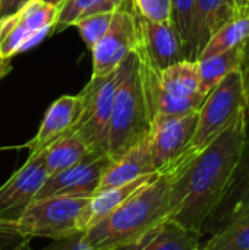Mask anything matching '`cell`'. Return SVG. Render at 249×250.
Returning <instances> with one entry per match:
<instances>
[{"label":"cell","instance_id":"6da1fadb","mask_svg":"<svg viewBox=\"0 0 249 250\" xmlns=\"http://www.w3.org/2000/svg\"><path fill=\"white\" fill-rule=\"evenodd\" d=\"M244 138L245 111L242 110L207 148L167 174L170 179V220L203 237L236 170Z\"/></svg>","mask_w":249,"mask_h":250},{"label":"cell","instance_id":"7a4b0ae2","mask_svg":"<svg viewBox=\"0 0 249 250\" xmlns=\"http://www.w3.org/2000/svg\"><path fill=\"white\" fill-rule=\"evenodd\" d=\"M169 211L170 179L167 174H160L104 220L85 230L84 237L94 250H117L169 218Z\"/></svg>","mask_w":249,"mask_h":250},{"label":"cell","instance_id":"3957f363","mask_svg":"<svg viewBox=\"0 0 249 250\" xmlns=\"http://www.w3.org/2000/svg\"><path fill=\"white\" fill-rule=\"evenodd\" d=\"M123 75L114 94L107 127L106 155L119 158L148 136L150 116L142 89L139 62L135 53L123 62Z\"/></svg>","mask_w":249,"mask_h":250},{"label":"cell","instance_id":"277c9868","mask_svg":"<svg viewBox=\"0 0 249 250\" xmlns=\"http://www.w3.org/2000/svg\"><path fill=\"white\" fill-rule=\"evenodd\" d=\"M244 82L238 69L226 75L203 101L198 110L195 132L185 152L170 173H173L182 164H185L204 148H207L223 130H226L239 114V111L244 110Z\"/></svg>","mask_w":249,"mask_h":250},{"label":"cell","instance_id":"5b68a950","mask_svg":"<svg viewBox=\"0 0 249 250\" xmlns=\"http://www.w3.org/2000/svg\"><path fill=\"white\" fill-rule=\"evenodd\" d=\"M123 75L122 63L107 75H92L81 95V113L70 129L92 152L106 154V138L114 94Z\"/></svg>","mask_w":249,"mask_h":250},{"label":"cell","instance_id":"8992f818","mask_svg":"<svg viewBox=\"0 0 249 250\" xmlns=\"http://www.w3.org/2000/svg\"><path fill=\"white\" fill-rule=\"evenodd\" d=\"M90 198L50 196L34 201L15 224V230L25 239L44 237L60 240L78 233V220Z\"/></svg>","mask_w":249,"mask_h":250},{"label":"cell","instance_id":"52a82bcc","mask_svg":"<svg viewBox=\"0 0 249 250\" xmlns=\"http://www.w3.org/2000/svg\"><path fill=\"white\" fill-rule=\"evenodd\" d=\"M59 7L29 0L16 13L0 21V59L13 56L40 44L54 28Z\"/></svg>","mask_w":249,"mask_h":250},{"label":"cell","instance_id":"ba28073f","mask_svg":"<svg viewBox=\"0 0 249 250\" xmlns=\"http://www.w3.org/2000/svg\"><path fill=\"white\" fill-rule=\"evenodd\" d=\"M197 120L198 111L151 119L147 141L157 173L169 174L173 170L195 132Z\"/></svg>","mask_w":249,"mask_h":250},{"label":"cell","instance_id":"9c48e42d","mask_svg":"<svg viewBox=\"0 0 249 250\" xmlns=\"http://www.w3.org/2000/svg\"><path fill=\"white\" fill-rule=\"evenodd\" d=\"M48 177L43 152L29 154L26 163L0 186V224L15 226Z\"/></svg>","mask_w":249,"mask_h":250},{"label":"cell","instance_id":"30bf717a","mask_svg":"<svg viewBox=\"0 0 249 250\" xmlns=\"http://www.w3.org/2000/svg\"><path fill=\"white\" fill-rule=\"evenodd\" d=\"M126 1V0H125ZM138 44L136 15L125 7L113 12L112 23L92 51V75L101 76L114 70L129 54L135 53Z\"/></svg>","mask_w":249,"mask_h":250},{"label":"cell","instance_id":"8fae6325","mask_svg":"<svg viewBox=\"0 0 249 250\" xmlns=\"http://www.w3.org/2000/svg\"><path fill=\"white\" fill-rule=\"evenodd\" d=\"M110 161L112 158L106 154L90 152L75 166L48 176L37 193L35 201L50 196L91 198L97 192L101 176Z\"/></svg>","mask_w":249,"mask_h":250},{"label":"cell","instance_id":"7c38bea8","mask_svg":"<svg viewBox=\"0 0 249 250\" xmlns=\"http://www.w3.org/2000/svg\"><path fill=\"white\" fill-rule=\"evenodd\" d=\"M138 44L135 54L156 70H163L183 57L182 42L172 22H151L136 15Z\"/></svg>","mask_w":249,"mask_h":250},{"label":"cell","instance_id":"4fadbf2b","mask_svg":"<svg viewBox=\"0 0 249 250\" xmlns=\"http://www.w3.org/2000/svg\"><path fill=\"white\" fill-rule=\"evenodd\" d=\"M81 113V95H63L47 110L35 136L25 145L31 154L45 151L53 142L69 133Z\"/></svg>","mask_w":249,"mask_h":250},{"label":"cell","instance_id":"5bb4252c","mask_svg":"<svg viewBox=\"0 0 249 250\" xmlns=\"http://www.w3.org/2000/svg\"><path fill=\"white\" fill-rule=\"evenodd\" d=\"M160 173H151L128 182L125 185H119L114 188H109L100 192H95L84 207L79 220H78V230L85 231L104 220L109 214H112L116 208H119L126 199L135 195L139 189L145 188L147 185L157 180Z\"/></svg>","mask_w":249,"mask_h":250},{"label":"cell","instance_id":"9a60e30c","mask_svg":"<svg viewBox=\"0 0 249 250\" xmlns=\"http://www.w3.org/2000/svg\"><path fill=\"white\" fill-rule=\"evenodd\" d=\"M201 236L179 223L166 218L135 242L117 250H198Z\"/></svg>","mask_w":249,"mask_h":250},{"label":"cell","instance_id":"2e32d148","mask_svg":"<svg viewBox=\"0 0 249 250\" xmlns=\"http://www.w3.org/2000/svg\"><path fill=\"white\" fill-rule=\"evenodd\" d=\"M151 173H157V171L154 168L153 158L148 148V141L145 138L138 145L131 148L128 152L110 161V164L107 166L106 171L101 176L97 192L119 185H125L128 182H132L135 179H139Z\"/></svg>","mask_w":249,"mask_h":250},{"label":"cell","instance_id":"e0dca14e","mask_svg":"<svg viewBox=\"0 0 249 250\" xmlns=\"http://www.w3.org/2000/svg\"><path fill=\"white\" fill-rule=\"evenodd\" d=\"M249 188V119L245 120V138L241 149L239 163L236 166V170L227 185V189L223 195V199L220 205L217 207L216 212L207 223L204 229V234L213 233L216 229H219L238 208L242 196L245 195L247 189Z\"/></svg>","mask_w":249,"mask_h":250},{"label":"cell","instance_id":"ac0fdd59","mask_svg":"<svg viewBox=\"0 0 249 250\" xmlns=\"http://www.w3.org/2000/svg\"><path fill=\"white\" fill-rule=\"evenodd\" d=\"M238 16L233 0H195V60L213 34Z\"/></svg>","mask_w":249,"mask_h":250},{"label":"cell","instance_id":"d6986e66","mask_svg":"<svg viewBox=\"0 0 249 250\" xmlns=\"http://www.w3.org/2000/svg\"><path fill=\"white\" fill-rule=\"evenodd\" d=\"M198 250H249V205L238 209Z\"/></svg>","mask_w":249,"mask_h":250},{"label":"cell","instance_id":"ffe728a7","mask_svg":"<svg viewBox=\"0 0 249 250\" xmlns=\"http://www.w3.org/2000/svg\"><path fill=\"white\" fill-rule=\"evenodd\" d=\"M92 152L88 145L73 132H69L43 151L44 164L48 176L66 170Z\"/></svg>","mask_w":249,"mask_h":250},{"label":"cell","instance_id":"44dd1931","mask_svg":"<svg viewBox=\"0 0 249 250\" xmlns=\"http://www.w3.org/2000/svg\"><path fill=\"white\" fill-rule=\"evenodd\" d=\"M160 88L173 97L200 94V73L195 60H181L158 72Z\"/></svg>","mask_w":249,"mask_h":250},{"label":"cell","instance_id":"7402d4cb","mask_svg":"<svg viewBox=\"0 0 249 250\" xmlns=\"http://www.w3.org/2000/svg\"><path fill=\"white\" fill-rule=\"evenodd\" d=\"M241 53H242V44L207 57V59H201V60H195L197 66H198V73H200V94L207 97L211 89L230 72L238 70L241 66Z\"/></svg>","mask_w":249,"mask_h":250},{"label":"cell","instance_id":"603a6c76","mask_svg":"<svg viewBox=\"0 0 249 250\" xmlns=\"http://www.w3.org/2000/svg\"><path fill=\"white\" fill-rule=\"evenodd\" d=\"M249 37V16H238L217 29L208 40L197 60L207 59L241 45Z\"/></svg>","mask_w":249,"mask_h":250},{"label":"cell","instance_id":"cb8c5ba5","mask_svg":"<svg viewBox=\"0 0 249 250\" xmlns=\"http://www.w3.org/2000/svg\"><path fill=\"white\" fill-rule=\"evenodd\" d=\"M123 3L125 0H65L57 10L56 26L60 29L73 26L82 18L103 12H114Z\"/></svg>","mask_w":249,"mask_h":250},{"label":"cell","instance_id":"d4e9b609","mask_svg":"<svg viewBox=\"0 0 249 250\" xmlns=\"http://www.w3.org/2000/svg\"><path fill=\"white\" fill-rule=\"evenodd\" d=\"M170 22L182 42L185 60H195V0H172Z\"/></svg>","mask_w":249,"mask_h":250},{"label":"cell","instance_id":"484cf974","mask_svg":"<svg viewBox=\"0 0 249 250\" xmlns=\"http://www.w3.org/2000/svg\"><path fill=\"white\" fill-rule=\"evenodd\" d=\"M112 19H113V12H103V13L82 18L78 22H75L73 26L78 28L79 35L84 40L85 45L90 50H92L107 32Z\"/></svg>","mask_w":249,"mask_h":250},{"label":"cell","instance_id":"4316f807","mask_svg":"<svg viewBox=\"0 0 249 250\" xmlns=\"http://www.w3.org/2000/svg\"><path fill=\"white\" fill-rule=\"evenodd\" d=\"M132 4V12L151 22H170L172 0H128Z\"/></svg>","mask_w":249,"mask_h":250},{"label":"cell","instance_id":"83f0119b","mask_svg":"<svg viewBox=\"0 0 249 250\" xmlns=\"http://www.w3.org/2000/svg\"><path fill=\"white\" fill-rule=\"evenodd\" d=\"M44 250H94L84 237V231H78L69 237L54 240L50 248Z\"/></svg>","mask_w":249,"mask_h":250},{"label":"cell","instance_id":"f1b7e54d","mask_svg":"<svg viewBox=\"0 0 249 250\" xmlns=\"http://www.w3.org/2000/svg\"><path fill=\"white\" fill-rule=\"evenodd\" d=\"M239 72H241L242 82H244V94H245L244 111H245V120H247L249 119V37L242 42Z\"/></svg>","mask_w":249,"mask_h":250},{"label":"cell","instance_id":"f546056e","mask_svg":"<svg viewBox=\"0 0 249 250\" xmlns=\"http://www.w3.org/2000/svg\"><path fill=\"white\" fill-rule=\"evenodd\" d=\"M29 0H0V21H3L4 18L16 13Z\"/></svg>","mask_w":249,"mask_h":250},{"label":"cell","instance_id":"4dcf8cb0","mask_svg":"<svg viewBox=\"0 0 249 250\" xmlns=\"http://www.w3.org/2000/svg\"><path fill=\"white\" fill-rule=\"evenodd\" d=\"M233 3L239 16H249V0H233Z\"/></svg>","mask_w":249,"mask_h":250},{"label":"cell","instance_id":"1f68e13d","mask_svg":"<svg viewBox=\"0 0 249 250\" xmlns=\"http://www.w3.org/2000/svg\"><path fill=\"white\" fill-rule=\"evenodd\" d=\"M12 69V64H10V59H3V62L0 63V79L4 78Z\"/></svg>","mask_w":249,"mask_h":250},{"label":"cell","instance_id":"d6a6232c","mask_svg":"<svg viewBox=\"0 0 249 250\" xmlns=\"http://www.w3.org/2000/svg\"><path fill=\"white\" fill-rule=\"evenodd\" d=\"M6 250H34L31 248V245H29V240H23V242H21L19 245H16V246H13V248H10V249H6Z\"/></svg>","mask_w":249,"mask_h":250},{"label":"cell","instance_id":"836d02e7","mask_svg":"<svg viewBox=\"0 0 249 250\" xmlns=\"http://www.w3.org/2000/svg\"><path fill=\"white\" fill-rule=\"evenodd\" d=\"M247 205H249V188L247 189V192H245V195L242 196V199H241V202H239V205H238V208L235 209V212L238 211V209H241V208H244V207H247ZM233 212V214H235ZM232 214V215H233Z\"/></svg>","mask_w":249,"mask_h":250},{"label":"cell","instance_id":"e575fe53","mask_svg":"<svg viewBox=\"0 0 249 250\" xmlns=\"http://www.w3.org/2000/svg\"><path fill=\"white\" fill-rule=\"evenodd\" d=\"M43 1H47V3H50V4H53V6H56V7H59L65 0H43Z\"/></svg>","mask_w":249,"mask_h":250},{"label":"cell","instance_id":"d590c367","mask_svg":"<svg viewBox=\"0 0 249 250\" xmlns=\"http://www.w3.org/2000/svg\"><path fill=\"white\" fill-rule=\"evenodd\" d=\"M1 62H3V59H0V63H1Z\"/></svg>","mask_w":249,"mask_h":250}]
</instances>
